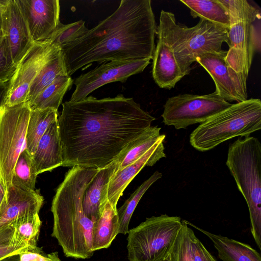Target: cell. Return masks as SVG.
<instances>
[{
	"label": "cell",
	"mask_w": 261,
	"mask_h": 261,
	"mask_svg": "<svg viewBox=\"0 0 261 261\" xmlns=\"http://www.w3.org/2000/svg\"><path fill=\"white\" fill-rule=\"evenodd\" d=\"M155 119L122 94L65 101L58 118L62 166L107 167Z\"/></svg>",
	"instance_id": "1"
},
{
	"label": "cell",
	"mask_w": 261,
	"mask_h": 261,
	"mask_svg": "<svg viewBox=\"0 0 261 261\" xmlns=\"http://www.w3.org/2000/svg\"><path fill=\"white\" fill-rule=\"evenodd\" d=\"M157 27L150 0H121L113 14L61 49L68 75L93 62L151 60Z\"/></svg>",
	"instance_id": "2"
},
{
	"label": "cell",
	"mask_w": 261,
	"mask_h": 261,
	"mask_svg": "<svg viewBox=\"0 0 261 261\" xmlns=\"http://www.w3.org/2000/svg\"><path fill=\"white\" fill-rule=\"evenodd\" d=\"M99 169L72 167L66 172L52 201L51 236L57 239L67 257L87 259L93 254L94 222L85 215L82 202L85 191Z\"/></svg>",
	"instance_id": "3"
},
{
	"label": "cell",
	"mask_w": 261,
	"mask_h": 261,
	"mask_svg": "<svg viewBox=\"0 0 261 261\" xmlns=\"http://www.w3.org/2000/svg\"><path fill=\"white\" fill-rule=\"evenodd\" d=\"M229 16L225 57L229 73L243 101L248 98L247 79L254 53L260 50V36L255 23L260 11L247 0H220Z\"/></svg>",
	"instance_id": "4"
},
{
	"label": "cell",
	"mask_w": 261,
	"mask_h": 261,
	"mask_svg": "<svg viewBox=\"0 0 261 261\" xmlns=\"http://www.w3.org/2000/svg\"><path fill=\"white\" fill-rule=\"evenodd\" d=\"M226 165L245 199L251 232L261 249V143L250 136L230 144Z\"/></svg>",
	"instance_id": "5"
},
{
	"label": "cell",
	"mask_w": 261,
	"mask_h": 261,
	"mask_svg": "<svg viewBox=\"0 0 261 261\" xmlns=\"http://www.w3.org/2000/svg\"><path fill=\"white\" fill-rule=\"evenodd\" d=\"M261 129V101L250 98L231 104L200 124L190 134L195 149L209 151L229 139L247 137Z\"/></svg>",
	"instance_id": "6"
},
{
	"label": "cell",
	"mask_w": 261,
	"mask_h": 261,
	"mask_svg": "<svg viewBox=\"0 0 261 261\" xmlns=\"http://www.w3.org/2000/svg\"><path fill=\"white\" fill-rule=\"evenodd\" d=\"M160 20L163 23L176 62L183 74L190 73L191 65L200 55L222 50L227 42L228 30L200 19L192 27L177 23L175 15L162 10Z\"/></svg>",
	"instance_id": "7"
},
{
	"label": "cell",
	"mask_w": 261,
	"mask_h": 261,
	"mask_svg": "<svg viewBox=\"0 0 261 261\" xmlns=\"http://www.w3.org/2000/svg\"><path fill=\"white\" fill-rule=\"evenodd\" d=\"M182 226L181 218L166 214L147 218L128 231L129 261H164Z\"/></svg>",
	"instance_id": "8"
},
{
	"label": "cell",
	"mask_w": 261,
	"mask_h": 261,
	"mask_svg": "<svg viewBox=\"0 0 261 261\" xmlns=\"http://www.w3.org/2000/svg\"><path fill=\"white\" fill-rule=\"evenodd\" d=\"M30 111L27 102L0 108V182L6 195L15 163L25 148Z\"/></svg>",
	"instance_id": "9"
},
{
	"label": "cell",
	"mask_w": 261,
	"mask_h": 261,
	"mask_svg": "<svg viewBox=\"0 0 261 261\" xmlns=\"http://www.w3.org/2000/svg\"><path fill=\"white\" fill-rule=\"evenodd\" d=\"M231 105L216 91L205 95L178 94L166 100L161 116L165 125L186 129L204 122Z\"/></svg>",
	"instance_id": "10"
},
{
	"label": "cell",
	"mask_w": 261,
	"mask_h": 261,
	"mask_svg": "<svg viewBox=\"0 0 261 261\" xmlns=\"http://www.w3.org/2000/svg\"><path fill=\"white\" fill-rule=\"evenodd\" d=\"M60 48L46 40L35 42L17 64L8 83L2 106L12 107L27 102L33 81Z\"/></svg>",
	"instance_id": "11"
},
{
	"label": "cell",
	"mask_w": 261,
	"mask_h": 261,
	"mask_svg": "<svg viewBox=\"0 0 261 261\" xmlns=\"http://www.w3.org/2000/svg\"><path fill=\"white\" fill-rule=\"evenodd\" d=\"M150 61V59H140L104 62L73 81L75 89L69 101L75 102L84 99L107 84L125 82L130 76L142 72Z\"/></svg>",
	"instance_id": "12"
},
{
	"label": "cell",
	"mask_w": 261,
	"mask_h": 261,
	"mask_svg": "<svg viewBox=\"0 0 261 261\" xmlns=\"http://www.w3.org/2000/svg\"><path fill=\"white\" fill-rule=\"evenodd\" d=\"M34 43L48 40L60 23L58 0H18Z\"/></svg>",
	"instance_id": "13"
},
{
	"label": "cell",
	"mask_w": 261,
	"mask_h": 261,
	"mask_svg": "<svg viewBox=\"0 0 261 261\" xmlns=\"http://www.w3.org/2000/svg\"><path fill=\"white\" fill-rule=\"evenodd\" d=\"M1 32L8 43L12 60L17 66L34 43L18 0H10L1 14Z\"/></svg>",
	"instance_id": "14"
},
{
	"label": "cell",
	"mask_w": 261,
	"mask_h": 261,
	"mask_svg": "<svg viewBox=\"0 0 261 261\" xmlns=\"http://www.w3.org/2000/svg\"><path fill=\"white\" fill-rule=\"evenodd\" d=\"M156 35L157 43L152 59V77L159 87L170 90L185 75L176 62L165 27L160 20Z\"/></svg>",
	"instance_id": "15"
},
{
	"label": "cell",
	"mask_w": 261,
	"mask_h": 261,
	"mask_svg": "<svg viewBox=\"0 0 261 261\" xmlns=\"http://www.w3.org/2000/svg\"><path fill=\"white\" fill-rule=\"evenodd\" d=\"M165 137L163 134L142 156L113 174L109 183L108 200L115 209H117L118 200L123 191L139 172L144 167L152 166L160 160L166 157L164 144Z\"/></svg>",
	"instance_id": "16"
},
{
	"label": "cell",
	"mask_w": 261,
	"mask_h": 261,
	"mask_svg": "<svg viewBox=\"0 0 261 261\" xmlns=\"http://www.w3.org/2000/svg\"><path fill=\"white\" fill-rule=\"evenodd\" d=\"M227 50L210 52L198 57V63L211 75L216 87L215 91L224 100L229 101H243L238 92L225 61Z\"/></svg>",
	"instance_id": "17"
},
{
	"label": "cell",
	"mask_w": 261,
	"mask_h": 261,
	"mask_svg": "<svg viewBox=\"0 0 261 261\" xmlns=\"http://www.w3.org/2000/svg\"><path fill=\"white\" fill-rule=\"evenodd\" d=\"M44 199L37 191L11 185L0 206V229L28 213H39Z\"/></svg>",
	"instance_id": "18"
},
{
	"label": "cell",
	"mask_w": 261,
	"mask_h": 261,
	"mask_svg": "<svg viewBox=\"0 0 261 261\" xmlns=\"http://www.w3.org/2000/svg\"><path fill=\"white\" fill-rule=\"evenodd\" d=\"M32 158L37 175L62 166L63 150L58 119L48 127L38 143Z\"/></svg>",
	"instance_id": "19"
},
{
	"label": "cell",
	"mask_w": 261,
	"mask_h": 261,
	"mask_svg": "<svg viewBox=\"0 0 261 261\" xmlns=\"http://www.w3.org/2000/svg\"><path fill=\"white\" fill-rule=\"evenodd\" d=\"M116 171L115 161L99 170L84 192L83 209L85 215L93 222L101 216L108 200L110 180Z\"/></svg>",
	"instance_id": "20"
},
{
	"label": "cell",
	"mask_w": 261,
	"mask_h": 261,
	"mask_svg": "<svg viewBox=\"0 0 261 261\" xmlns=\"http://www.w3.org/2000/svg\"><path fill=\"white\" fill-rule=\"evenodd\" d=\"M186 221L188 225L195 228L210 238L217 250L219 258L222 261H261L260 253L249 245L211 233Z\"/></svg>",
	"instance_id": "21"
},
{
	"label": "cell",
	"mask_w": 261,
	"mask_h": 261,
	"mask_svg": "<svg viewBox=\"0 0 261 261\" xmlns=\"http://www.w3.org/2000/svg\"><path fill=\"white\" fill-rule=\"evenodd\" d=\"M119 227L117 209H115L108 200L101 216L93 223L92 251L109 247L118 234Z\"/></svg>",
	"instance_id": "22"
},
{
	"label": "cell",
	"mask_w": 261,
	"mask_h": 261,
	"mask_svg": "<svg viewBox=\"0 0 261 261\" xmlns=\"http://www.w3.org/2000/svg\"><path fill=\"white\" fill-rule=\"evenodd\" d=\"M161 129L158 126H151L132 141L115 160L116 171L133 163L148 151L162 137Z\"/></svg>",
	"instance_id": "23"
},
{
	"label": "cell",
	"mask_w": 261,
	"mask_h": 261,
	"mask_svg": "<svg viewBox=\"0 0 261 261\" xmlns=\"http://www.w3.org/2000/svg\"><path fill=\"white\" fill-rule=\"evenodd\" d=\"M190 11L191 16L206 20L228 30L229 16L220 0H180Z\"/></svg>",
	"instance_id": "24"
},
{
	"label": "cell",
	"mask_w": 261,
	"mask_h": 261,
	"mask_svg": "<svg viewBox=\"0 0 261 261\" xmlns=\"http://www.w3.org/2000/svg\"><path fill=\"white\" fill-rule=\"evenodd\" d=\"M73 84V80L67 74L58 75L55 80L31 102L28 103L30 110L58 109L62 102L66 92Z\"/></svg>",
	"instance_id": "25"
},
{
	"label": "cell",
	"mask_w": 261,
	"mask_h": 261,
	"mask_svg": "<svg viewBox=\"0 0 261 261\" xmlns=\"http://www.w3.org/2000/svg\"><path fill=\"white\" fill-rule=\"evenodd\" d=\"M58 118V111L54 109L31 110L26 133L25 148L31 156L48 127Z\"/></svg>",
	"instance_id": "26"
},
{
	"label": "cell",
	"mask_w": 261,
	"mask_h": 261,
	"mask_svg": "<svg viewBox=\"0 0 261 261\" xmlns=\"http://www.w3.org/2000/svg\"><path fill=\"white\" fill-rule=\"evenodd\" d=\"M61 74H67L61 49L50 59L33 81L29 90L27 102L30 103L32 101Z\"/></svg>",
	"instance_id": "27"
},
{
	"label": "cell",
	"mask_w": 261,
	"mask_h": 261,
	"mask_svg": "<svg viewBox=\"0 0 261 261\" xmlns=\"http://www.w3.org/2000/svg\"><path fill=\"white\" fill-rule=\"evenodd\" d=\"M13 223L16 242L33 248L37 247L42 224L39 213H28L16 219Z\"/></svg>",
	"instance_id": "28"
},
{
	"label": "cell",
	"mask_w": 261,
	"mask_h": 261,
	"mask_svg": "<svg viewBox=\"0 0 261 261\" xmlns=\"http://www.w3.org/2000/svg\"><path fill=\"white\" fill-rule=\"evenodd\" d=\"M162 173L158 171L144 181L118 209L119 227L118 233L126 234L129 230L128 226L133 213L141 199L149 188L162 177Z\"/></svg>",
	"instance_id": "29"
},
{
	"label": "cell",
	"mask_w": 261,
	"mask_h": 261,
	"mask_svg": "<svg viewBox=\"0 0 261 261\" xmlns=\"http://www.w3.org/2000/svg\"><path fill=\"white\" fill-rule=\"evenodd\" d=\"M37 176L32 156L25 148L15 163L11 185L28 191H34Z\"/></svg>",
	"instance_id": "30"
},
{
	"label": "cell",
	"mask_w": 261,
	"mask_h": 261,
	"mask_svg": "<svg viewBox=\"0 0 261 261\" xmlns=\"http://www.w3.org/2000/svg\"><path fill=\"white\" fill-rule=\"evenodd\" d=\"M88 30L86 27L85 22L83 20L67 24L61 22L58 29L47 40L62 49L81 37Z\"/></svg>",
	"instance_id": "31"
},
{
	"label": "cell",
	"mask_w": 261,
	"mask_h": 261,
	"mask_svg": "<svg viewBox=\"0 0 261 261\" xmlns=\"http://www.w3.org/2000/svg\"><path fill=\"white\" fill-rule=\"evenodd\" d=\"M181 221V228L166 259L167 261H194L190 240V233L192 229L188 227L186 220Z\"/></svg>",
	"instance_id": "32"
},
{
	"label": "cell",
	"mask_w": 261,
	"mask_h": 261,
	"mask_svg": "<svg viewBox=\"0 0 261 261\" xmlns=\"http://www.w3.org/2000/svg\"><path fill=\"white\" fill-rule=\"evenodd\" d=\"M13 222L0 229V260L8 256L21 253L38 248L18 243L14 236Z\"/></svg>",
	"instance_id": "33"
},
{
	"label": "cell",
	"mask_w": 261,
	"mask_h": 261,
	"mask_svg": "<svg viewBox=\"0 0 261 261\" xmlns=\"http://www.w3.org/2000/svg\"><path fill=\"white\" fill-rule=\"evenodd\" d=\"M6 38L0 33V84L8 82L16 70Z\"/></svg>",
	"instance_id": "34"
},
{
	"label": "cell",
	"mask_w": 261,
	"mask_h": 261,
	"mask_svg": "<svg viewBox=\"0 0 261 261\" xmlns=\"http://www.w3.org/2000/svg\"><path fill=\"white\" fill-rule=\"evenodd\" d=\"M190 240L194 261H217L196 237L192 229L190 233Z\"/></svg>",
	"instance_id": "35"
},
{
	"label": "cell",
	"mask_w": 261,
	"mask_h": 261,
	"mask_svg": "<svg viewBox=\"0 0 261 261\" xmlns=\"http://www.w3.org/2000/svg\"><path fill=\"white\" fill-rule=\"evenodd\" d=\"M19 261H61L57 252L44 253L38 247L18 254Z\"/></svg>",
	"instance_id": "36"
},
{
	"label": "cell",
	"mask_w": 261,
	"mask_h": 261,
	"mask_svg": "<svg viewBox=\"0 0 261 261\" xmlns=\"http://www.w3.org/2000/svg\"><path fill=\"white\" fill-rule=\"evenodd\" d=\"M8 82L0 84V108L3 105L5 95L8 87Z\"/></svg>",
	"instance_id": "37"
},
{
	"label": "cell",
	"mask_w": 261,
	"mask_h": 261,
	"mask_svg": "<svg viewBox=\"0 0 261 261\" xmlns=\"http://www.w3.org/2000/svg\"><path fill=\"white\" fill-rule=\"evenodd\" d=\"M7 195L5 191L0 182V206L6 200Z\"/></svg>",
	"instance_id": "38"
},
{
	"label": "cell",
	"mask_w": 261,
	"mask_h": 261,
	"mask_svg": "<svg viewBox=\"0 0 261 261\" xmlns=\"http://www.w3.org/2000/svg\"><path fill=\"white\" fill-rule=\"evenodd\" d=\"M10 0H0V14L7 8Z\"/></svg>",
	"instance_id": "39"
},
{
	"label": "cell",
	"mask_w": 261,
	"mask_h": 261,
	"mask_svg": "<svg viewBox=\"0 0 261 261\" xmlns=\"http://www.w3.org/2000/svg\"><path fill=\"white\" fill-rule=\"evenodd\" d=\"M18 254L8 256L0 260V261H19Z\"/></svg>",
	"instance_id": "40"
},
{
	"label": "cell",
	"mask_w": 261,
	"mask_h": 261,
	"mask_svg": "<svg viewBox=\"0 0 261 261\" xmlns=\"http://www.w3.org/2000/svg\"><path fill=\"white\" fill-rule=\"evenodd\" d=\"M1 24H2V18H1V14H0V33L1 32Z\"/></svg>",
	"instance_id": "41"
},
{
	"label": "cell",
	"mask_w": 261,
	"mask_h": 261,
	"mask_svg": "<svg viewBox=\"0 0 261 261\" xmlns=\"http://www.w3.org/2000/svg\"><path fill=\"white\" fill-rule=\"evenodd\" d=\"M164 261H167L166 260H164Z\"/></svg>",
	"instance_id": "42"
}]
</instances>
